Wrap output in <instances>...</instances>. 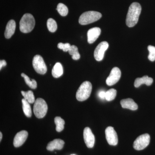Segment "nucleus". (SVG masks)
<instances>
[{"mask_svg": "<svg viewBox=\"0 0 155 155\" xmlns=\"http://www.w3.org/2000/svg\"><path fill=\"white\" fill-rule=\"evenodd\" d=\"M34 69L39 74L44 75L47 71V67L45 64L43 58L39 55H36L34 57L32 61Z\"/></svg>", "mask_w": 155, "mask_h": 155, "instance_id": "nucleus-6", "label": "nucleus"}, {"mask_svg": "<svg viewBox=\"0 0 155 155\" xmlns=\"http://www.w3.org/2000/svg\"><path fill=\"white\" fill-rule=\"evenodd\" d=\"M35 25V20L33 16L30 14H25L19 22V29L22 33H29L33 30Z\"/></svg>", "mask_w": 155, "mask_h": 155, "instance_id": "nucleus-2", "label": "nucleus"}, {"mask_svg": "<svg viewBox=\"0 0 155 155\" xmlns=\"http://www.w3.org/2000/svg\"><path fill=\"white\" fill-rule=\"evenodd\" d=\"M2 132H0V140H2Z\"/></svg>", "mask_w": 155, "mask_h": 155, "instance_id": "nucleus-31", "label": "nucleus"}, {"mask_svg": "<svg viewBox=\"0 0 155 155\" xmlns=\"http://www.w3.org/2000/svg\"><path fill=\"white\" fill-rule=\"evenodd\" d=\"M47 27L50 32H54L57 30L58 25L55 20L52 18H50L47 21Z\"/></svg>", "mask_w": 155, "mask_h": 155, "instance_id": "nucleus-24", "label": "nucleus"}, {"mask_svg": "<svg viewBox=\"0 0 155 155\" xmlns=\"http://www.w3.org/2000/svg\"><path fill=\"white\" fill-rule=\"evenodd\" d=\"M64 141L60 139L54 140L50 142L47 147V149L49 151L54 150H61L64 147Z\"/></svg>", "mask_w": 155, "mask_h": 155, "instance_id": "nucleus-14", "label": "nucleus"}, {"mask_svg": "<svg viewBox=\"0 0 155 155\" xmlns=\"http://www.w3.org/2000/svg\"><path fill=\"white\" fill-rule=\"evenodd\" d=\"M120 104L122 108L130 109L131 110H136L138 108V106L132 99L122 100L120 102Z\"/></svg>", "mask_w": 155, "mask_h": 155, "instance_id": "nucleus-16", "label": "nucleus"}, {"mask_svg": "<svg viewBox=\"0 0 155 155\" xmlns=\"http://www.w3.org/2000/svg\"><path fill=\"white\" fill-rule=\"evenodd\" d=\"M141 11V7L139 3L134 2L131 4L126 17V23L128 27H134L137 24Z\"/></svg>", "mask_w": 155, "mask_h": 155, "instance_id": "nucleus-1", "label": "nucleus"}, {"mask_svg": "<svg viewBox=\"0 0 155 155\" xmlns=\"http://www.w3.org/2000/svg\"><path fill=\"white\" fill-rule=\"evenodd\" d=\"M121 76V70L118 67H114L111 70L110 75L106 80V83L108 86H112L116 84L120 79Z\"/></svg>", "mask_w": 155, "mask_h": 155, "instance_id": "nucleus-9", "label": "nucleus"}, {"mask_svg": "<svg viewBox=\"0 0 155 155\" xmlns=\"http://www.w3.org/2000/svg\"><path fill=\"white\" fill-rule=\"evenodd\" d=\"M101 33V28L99 27H94L87 31V41L88 43H93L98 38Z\"/></svg>", "mask_w": 155, "mask_h": 155, "instance_id": "nucleus-13", "label": "nucleus"}, {"mask_svg": "<svg viewBox=\"0 0 155 155\" xmlns=\"http://www.w3.org/2000/svg\"><path fill=\"white\" fill-rule=\"evenodd\" d=\"M84 139L87 147L89 148L93 147L95 143V137L89 127H85L84 130Z\"/></svg>", "mask_w": 155, "mask_h": 155, "instance_id": "nucleus-11", "label": "nucleus"}, {"mask_svg": "<svg viewBox=\"0 0 155 155\" xmlns=\"http://www.w3.org/2000/svg\"><path fill=\"white\" fill-rule=\"evenodd\" d=\"M48 105L44 100L38 98L35 100L33 107V112L37 118L41 119L47 113Z\"/></svg>", "mask_w": 155, "mask_h": 155, "instance_id": "nucleus-5", "label": "nucleus"}, {"mask_svg": "<svg viewBox=\"0 0 155 155\" xmlns=\"http://www.w3.org/2000/svg\"><path fill=\"white\" fill-rule=\"evenodd\" d=\"M75 155V154H72V155Z\"/></svg>", "mask_w": 155, "mask_h": 155, "instance_id": "nucleus-32", "label": "nucleus"}, {"mask_svg": "<svg viewBox=\"0 0 155 155\" xmlns=\"http://www.w3.org/2000/svg\"><path fill=\"white\" fill-rule=\"evenodd\" d=\"M117 91L115 89H110L106 92V100L108 101H113L116 98Z\"/></svg>", "mask_w": 155, "mask_h": 155, "instance_id": "nucleus-26", "label": "nucleus"}, {"mask_svg": "<svg viewBox=\"0 0 155 155\" xmlns=\"http://www.w3.org/2000/svg\"><path fill=\"white\" fill-rule=\"evenodd\" d=\"M92 86L89 81H85L81 84L76 93V97L78 101H86L90 96Z\"/></svg>", "mask_w": 155, "mask_h": 155, "instance_id": "nucleus-3", "label": "nucleus"}, {"mask_svg": "<svg viewBox=\"0 0 155 155\" xmlns=\"http://www.w3.org/2000/svg\"><path fill=\"white\" fill-rule=\"evenodd\" d=\"M54 122L56 125V130L58 132H61L64 130L65 121L60 117H56L54 119Z\"/></svg>", "mask_w": 155, "mask_h": 155, "instance_id": "nucleus-23", "label": "nucleus"}, {"mask_svg": "<svg viewBox=\"0 0 155 155\" xmlns=\"http://www.w3.org/2000/svg\"><path fill=\"white\" fill-rule=\"evenodd\" d=\"M148 50L149 51V60L150 61L153 62L155 61V47L152 45H149L148 46Z\"/></svg>", "mask_w": 155, "mask_h": 155, "instance_id": "nucleus-27", "label": "nucleus"}, {"mask_svg": "<svg viewBox=\"0 0 155 155\" xmlns=\"http://www.w3.org/2000/svg\"><path fill=\"white\" fill-rule=\"evenodd\" d=\"M22 109L24 114L27 117L30 118L32 115V112L29 103L24 98L22 99Z\"/></svg>", "mask_w": 155, "mask_h": 155, "instance_id": "nucleus-19", "label": "nucleus"}, {"mask_svg": "<svg viewBox=\"0 0 155 155\" xmlns=\"http://www.w3.org/2000/svg\"><path fill=\"white\" fill-rule=\"evenodd\" d=\"M16 27V22L14 20L11 19L8 22L5 32V36L6 38H10L13 36L15 32Z\"/></svg>", "mask_w": 155, "mask_h": 155, "instance_id": "nucleus-15", "label": "nucleus"}, {"mask_svg": "<svg viewBox=\"0 0 155 155\" xmlns=\"http://www.w3.org/2000/svg\"><path fill=\"white\" fill-rule=\"evenodd\" d=\"M21 76H22V77L24 78L25 83L31 88L35 89L37 88V84L36 81L35 80V79H32L31 80L30 78L27 75L23 73L21 74Z\"/></svg>", "mask_w": 155, "mask_h": 155, "instance_id": "nucleus-22", "label": "nucleus"}, {"mask_svg": "<svg viewBox=\"0 0 155 155\" xmlns=\"http://www.w3.org/2000/svg\"><path fill=\"white\" fill-rule=\"evenodd\" d=\"M64 69L62 64L60 63H57L53 67L52 70V74L55 78H58L63 75Z\"/></svg>", "mask_w": 155, "mask_h": 155, "instance_id": "nucleus-18", "label": "nucleus"}, {"mask_svg": "<svg viewBox=\"0 0 155 155\" xmlns=\"http://www.w3.org/2000/svg\"><path fill=\"white\" fill-rule=\"evenodd\" d=\"M57 10L59 14L63 17H65L68 14V8L62 3H59L58 4Z\"/></svg>", "mask_w": 155, "mask_h": 155, "instance_id": "nucleus-25", "label": "nucleus"}, {"mask_svg": "<svg viewBox=\"0 0 155 155\" xmlns=\"http://www.w3.org/2000/svg\"><path fill=\"white\" fill-rule=\"evenodd\" d=\"M28 136V133L26 130H21L15 136L14 140V145L16 147L22 146L25 143Z\"/></svg>", "mask_w": 155, "mask_h": 155, "instance_id": "nucleus-12", "label": "nucleus"}, {"mask_svg": "<svg viewBox=\"0 0 155 155\" xmlns=\"http://www.w3.org/2000/svg\"><path fill=\"white\" fill-rule=\"evenodd\" d=\"M7 65V63L5 60H2L0 61V69H2V68L4 67H5Z\"/></svg>", "mask_w": 155, "mask_h": 155, "instance_id": "nucleus-30", "label": "nucleus"}, {"mask_svg": "<svg viewBox=\"0 0 155 155\" xmlns=\"http://www.w3.org/2000/svg\"><path fill=\"white\" fill-rule=\"evenodd\" d=\"M106 92L104 91L101 90L99 91L98 96L101 99H106Z\"/></svg>", "mask_w": 155, "mask_h": 155, "instance_id": "nucleus-29", "label": "nucleus"}, {"mask_svg": "<svg viewBox=\"0 0 155 155\" xmlns=\"http://www.w3.org/2000/svg\"><path fill=\"white\" fill-rule=\"evenodd\" d=\"M69 54L72 56V59L75 61L79 60L80 58V55L78 51V48L76 46L71 45V47L68 51Z\"/></svg>", "mask_w": 155, "mask_h": 155, "instance_id": "nucleus-21", "label": "nucleus"}, {"mask_svg": "<svg viewBox=\"0 0 155 155\" xmlns=\"http://www.w3.org/2000/svg\"><path fill=\"white\" fill-rule=\"evenodd\" d=\"M101 17L102 14L99 12L94 11H87L81 15L78 22L81 25H87L97 21Z\"/></svg>", "mask_w": 155, "mask_h": 155, "instance_id": "nucleus-4", "label": "nucleus"}, {"mask_svg": "<svg viewBox=\"0 0 155 155\" xmlns=\"http://www.w3.org/2000/svg\"><path fill=\"white\" fill-rule=\"evenodd\" d=\"M106 139L110 145L116 146L118 142V136L113 127H108L105 130Z\"/></svg>", "mask_w": 155, "mask_h": 155, "instance_id": "nucleus-10", "label": "nucleus"}, {"mask_svg": "<svg viewBox=\"0 0 155 155\" xmlns=\"http://www.w3.org/2000/svg\"><path fill=\"white\" fill-rule=\"evenodd\" d=\"M153 82V79L152 78L145 75L142 78H137L134 81V85L136 87H139L142 84H145L147 86H150L152 84Z\"/></svg>", "mask_w": 155, "mask_h": 155, "instance_id": "nucleus-17", "label": "nucleus"}, {"mask_svg": "<svg viewBox=\"0 0 155 155\" xmlns=\"http://www.w3.org/2000/svg\"><path fill=\"white\" fill-rule=\"evenodd\" d=\"M22 95L24 97V98L26 100L29 104H33L35 101V98L33 92L31 91H21Z\"/></svg>", "mask_w": 155, "mask_h": 155, "instance_id": "nucleus-20", "label": "nucleus"}, {"mask_svg": "<svg viewBox=\"0 0 155 155\" xmlns=\"http://www.w3.org/2000/svg\"><path fill=\"white\" fill-rule=\"evenodd\" d=\"M150 140V136L148 134L140 135L134 141L133 147L137 150H141L144 149L149 144Z\"/></svg>", "mask_w": 155, "mask_h": 155, "instance_id": "nucleus-7", "label": "nucleus"}, {"mask_svg": "<svg viewBox=\"0 0 155 155\" xmlns=\"http://www.w3.org/2000/svg\"><path fill=\"white\" fill-rule=\"evenodd\" d=\"M71 45L69 43H59L58 45V48L63 50L64 52H67L69 51L71 47Z\"/></svg>", "mask_w": 155, "mask_h": 155, "instance_id": "nucleus-28", "label": "nucleus"}, {"mask_svg": "<svg viewBox=\"0 0 155 155\" xmlns=\"http://www.w3.org/2000/svg\"><path fill=\"white\" fill-rule=\"evenodd\" d=\"M109 47L107 42L104 41L100 43L96 48L94 52L95 59L97 61H102L105 52Z\"/></svg>", "mask_w": 155, "mask_h": 155, "instance_id": "nucleus-8", "label": "nucleus"}]
</instances>
